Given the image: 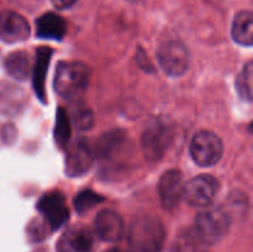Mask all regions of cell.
Instances as JSON below:
<instances>
[{"mask_svg": "<svg viewBox=\"0 0 253 252\" xmlns=\"http://www.w3.org/2000/svg\"><path fill=\"white\" fill-rule=\"evenodd\" d=\"M66 31V21L54 12H47L36 21V34L41 39L62 40Z\"/></svg>", "mask_w": 253, "mask_h": 252, "instance_id": "15", "label": "cell"}, {"mask_svg": "<svg viewBox=\"0 0 253 252\" xmlns=\"http://www.w3.org/2000/svg\"><path fill=\"white\" fill-rule=\"evenodd\" d=\"M95 234L108 242H118L123 239L124 220L116 211L104 209L98 212L94 220Z\"/></svg>", "mask_w": 253, "mask_h": 252, "instance_id": "13", "label": "cell"}, {"mask_svg": "<svg viewBox=\"0 0 253 252\" xmlns=\"http://www.w3.org/2000/svg\"><path fill=\"white\" fill-rule=\"evenodd\" d=\"M90 76V68L83 62H59L54 74V90L61 98L74 100L86 90Z\"/></svg>", "mask_w": 253, "mask_h": 252, "instance_id": "2", "label": "cell"}, {"mask_svg": "<svg viewBox=\"0 0 253 252\" xmlns=\"http://www.w3.org/2000/svg\"><path fill=\"white\" fill-rule=\"evenodd\" d=\"M105 252H128V251H126V250H123V249H119V247H113V249H109L108 251Z\"/></svg>", "mask_w": 253, "mask_h": 252, "instance_id": "26", "label": "cell"}, {"mask_svg": "<svg viewBox=\"0 0 253 252\" xmlns=\"http://www.w3.org/2000/svg\"><path fill=\"white\" fill-rule=\"evenodd\" d=\"M232 39L241 46L250 47L253 43V16L251 11H240L232 21Z\"/></svg>", "mask_w": 253, "mask_h": 252, "instance_id": "16", "label": "cell"}, {"mask_svg": "<svg viewBox=\"0 0 253 252\" xmlns=\"http://www.w3.org/2000/svg\"><path fill=\"white\" fill-rule=\"evenodd\" d=\"M71 136V121L63 109H58L54 125V140L59 147H66L68 145Z\"/></svg>", "mask_w": 253, "mask_h": 252, "instance_id": "19", "label": "cell"}, {"mask_svg": "<svg viewBox=\"0 0 253 252\" xmlns=\"http://www.w3.org/2000/svg\"><path fill=\"white\" fill-rule=\"evenodd\" d=\"M37 209L43 216V221L51 231L58 230L67 222L69 217V210L66 204V198L58 190L46 193L40 199Z\"/></svg>", "mask_w": 253, "mask_h": 252, "instance_id": "8", "label": "cell"}, {"mask_svg": "<svg viewBox=\"0 0 253 252\" xmlns=\"http://www.w3.org/2000/svg\"><path fill=\"white\" fill-rule=\"evenodd\" d=\"M252 62H247L237 76L236 90L244 100H252Z\"/></svg>", "mask_w": 253, "mask_h": 252, "instance_id": "20", "label": "cell"}, {"mask_svg": "<svg viewBox=\"0 0 253 252\" xmlns=\"http://www.w3.org/2000/svg\"><path fill=\"white\" fill-rule=\"evenodd\" d=\"M174 138V126L168 118H153L143 128L141 148L150 162H158L163 158Z\"/></svg>", "mask_w": 253, "mask_h": 252, "instance_id": "3", "label": "cell"}, {"mask_svg": "<svg viewBox=\"0 0 253 252\" xmlns=\"http://www.w3.org/2000/svg\"><path fill=\"white\" fill-rule=\"evenodd\" d=\"M57 252H95L93 232L82 225L69 227L59 237Z\"/></svg>", "mask_w": 253, "mask_h": 252, "instance_id": "9", "label": "cell"}, {"mask_svg": "<svg viewBox=\"0 0 253 252\" xmlns=\"http://www.w3.org/2000/svg\"><path fill=\"white\" fill-rule=\"evenodd\" d=\"M204 245L198 241L193 232L185 234L175 245L174 252H204Z\"/></svg>", "mask_w": 253, "mask_h": 252, "instance_id": "22", "label": "cell"}, {"mask_svg": "<svg viewBox=\"0 0 253 252\" xmlns=\"http://www.w3.org/2000/svg\"><path fill=\"white\" fill-rule=\"evenodd\" d=\"M222 151V141L211 131H198L190 142V156L193 161L202 167L216 165L221 158Z\"/></svg>", "mask_w": 253, "mask_h": 252, "instance_id": "5", "label": "cell"}, {"mask_svg": "<svg viewBox=\"0 0 253 252\" xmlns=\"http://www.w3.org/2000/svg\"><path fill=\"white\" fill-rule=\"evenodd\" d=\"M4 67L9 76L19 79V81H25L32 73L31 59H30L29 53L24 51H16L10 53L5 58Z\"/></svg>", "mask_w": 253, "mask_h": 252, "instance_id": "17", "label": "cell"}, {"mask_svg": "<svg viewBox=\"0 0 253 252\" xmlns=\"http://www.w3.org/2000/svg\"><path fill=\"white\" fill-rule=\"evenodd\" d=\"M127 240L132 252H161L166 241L165 225L155 215H141L131 222Z\"/></svg>", "mask_w": 253, "mask_h": 252, "instance_id": "1", "label": "cell"}, {"mask_svg": "<svg viewBox=\"0 0 253 252\" xmlns=\"http://www.w3.org/2000/svg\"><path fill=\"white\" fill-rule=\"evenodd\" d=\"M231 226V216L224 208H211L199 212L195 219L193 235L204 246L219 242Z\"/></svg>", "mask_w": 253, "mask_h": 252, "instance_id": "4", "label": "cell"}, {"mask_svg": "<svg viewBox=\"0 0 253 252\" xmlns=\"http://www.w3.org/2000/svg\"><path fill=\"white\" fill-rule=\"evenodd\" d=\"M220 189L219 180L209 174H200L184 183L183 199L190 207L207 208L212 203Z\"/></svg>", "mask_w": 253, "mask_h": 252, "instance_id": "7", "label": "cell"}, {"mask_svg": "<svg viewBox=\"0 0 253 252\" xmlns=\"http://www.w3.org/2000/svg\"><path fill=\"white\" fill-rule=\"evenodd\" d=\"M104 198H101L100 195L96 194V193L91 192V190H83V192L79 193L77 195V198L74 199V207L78 210L79 212L86 211V210L91 209L95 204L103 202Z\"/></svg>", "mask_w": 253, "mask_h": 252, "instance_id": "21", "label": "cell"}, {"mask_svg": "<svg viewBox=\"0 0 253 252\" xmlns=\"http://www.w3.org/2000/svg\"><path fill=\"white\" fill-rule=\"evenodd\" d=\"M52 56V49L47 48V47H41L37 51L36 62H35L34 67V89L35 93L37 94L41 101H46L44 99V78H46L47 68H48L49 59Z\"/></svg>", "mask_w": 253, "mask_h": 252, "instance_id": "18", "label": "cell"}, {"mask_svg": "<svg viewBox=\"0 0 253 252\" xmlns=\"http://www.w3.org/2000/svg\"><path fill=\"white\" fill-rule=\"evenodd\" d=\"M30 36V26L17 12L5 10L0 12V39L9 43L25 41Z\"/></svg>", "mask_w": 253, "mask_h": 252, "instance_id": "12", "label": "cell"}, {"mask_svg": "<svg viewBox=\"0 0 253 252\" xmlns=\"http://www.w3.org/2000/svg\"><path fill=\"white\" fill-rule=\"evenodd\" d=\"M74 116V124L78 128L81 130H88V128L91 127L93 125V114L89 109L86 108H81L79 110H77L76 113L73 114Z\"/></svg>", "mask_w": 253, "mask_h": 252, "instance_id": "23", "label": "cell"}, {"mask_svg": "<svg viewBox=\"0 0 253 252\" xmlns=\"http://www.w3.org/2000/svg\"><path fill=\"white\" fill-rule=\"evenodd\" d=\"M183 182L182 173L178 169H169L165 172L158 183V194L161 204L165 209L172 210L183 199Z\"/></svg>", "mask_w": 253, "mask_h": 252, "instance_id": "11", "label": "cell"}, {"mask_svg": "<svg viewBox=\"0 0 253 252\" xmlns=\"http://www.w3.org/2000/svg\"><path fill=\"white\" fill-rule=\"evenodd\" d=\"M26 95L17 86L9 83H0V113L16 115L24 108Z\"/></svg>", "mask_w": 253, "mask_h": 252, "instance_id": "14", "label": "cell"}, {"mask_svg": "<svg viewBox=\"0 0 253 252\" xmlns=\"http://www.w3.org/2000/svg\"><path fill=\"white\" fill-rule=\"evenodd\" d=\"M54 6L59 10H64L71 7L72 5H74L77 2V0H52Z\"/></svg>", "mask_w": 253, "mask_h": 252, "instance_id": "25", "label": "cell"}, {"mask_svg": "<svg viewBox=\"0 0 253 252\" xmlns=\"http://www.w3.org/2000/svg\"><path fill=\"white\" fill-rule=\"evenodd\" d=\"M94 150L86 140H77L67 150L66 172L69 177H78L90 169L94 162Z\"/></svg>", "mask_w": 253, "mask_h": 252, "instance_id": "10", "label": "cell"}, {"mask_svg": "<svg viewBox=\"0 0 253 252\" xmlns=\"http://www.w3.org/2000/svg\"><path fill=\"white\" fill-rule=\"evenodd\" d=\"M47 229L49 230V227L47 226V224L44 221H39L37 220L35 224H32L29 229V235L32 240L35 241H41L42 239H44V236H47Z\"/></svg>", "mask_w": 253, "mask_h": 252, "instance_id": "24", "label": "cell"}, {"mask_svg": "<svg viewBox=\"0 0 253 252\" xmlns=\"http://www.w3.org/2000/svg\"><path fill=\"white\" fill-rule=\"evenodd\" d=\"M157 59L163 71L170 77H180L190 66V53L184 43L178 40H170L161 44Z\"/></svg>", "mask_w": 253, "mask_h": 252, "instance_id": "6", "label": "cell"}, {"mask_svg": "<svg viewBox=\"0 0 253 252\" xmlns=\"http://www.w3.org/2000/svg\"><path fill=\"white\" fill-rule=\"evenodd\" d=\"M130 1H132V2H140V1H142V0H130Z\"/></svg>", "mask_w": 253, "mask_h": 252, "instance_id": "27", "label": "cell"}]
</instances>
